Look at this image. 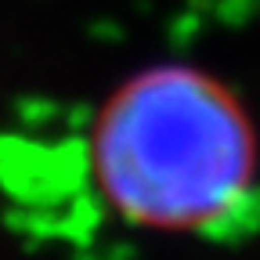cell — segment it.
Listing matches in <instances>:
<instances>
[{
    "instance_id": "6da1fadb",
    "label": "cell",
    "mask_w": 260,
    "mask_h": 260,
    "mask_svg": "<svg viewBox=\"0 0 260 260\" xmlns=\"http://www.w3.org/2000/svg\"><path fill=\"white\" fill-rule=\"evenodd\" d=\"M87 174L130 228L203 235L239 220L260 191V126L235 83L188 58L123 76L87 126Z\"/></svg>"
}]
</instances>
